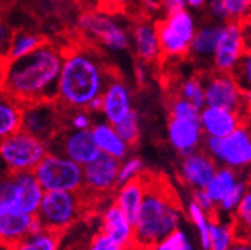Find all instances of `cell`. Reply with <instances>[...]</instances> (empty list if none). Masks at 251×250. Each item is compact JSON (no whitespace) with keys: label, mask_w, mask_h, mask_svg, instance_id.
I'll use <instances>...</instances> for the list:
<instances>
[{"label":"cell","mask_w":251,"mask_h":250,"mask_svg":"<svg viewBox=\"0 0 251 250\" xmlns=\"http://www.w3.org/2000/svg\"><path fill=\"white\" fill-rule=\"evenodd\" d=\"M201 108L193 105L192 102L185 101L184 98L175 95L169 101V115L171 118L181 120H199Z\"/></svg>","instance_id":"39"},{"label":"cell","mask_w":251,"mask_h":250,"mask_svg":"<svg viewBox=\"0 0 251 250\" xmlns=\"http://www.w3.org/2000/svg\"><path fill=\"white\" fill-rule=\"evenodd\" d=\"M159 36L162 57L182 58L188 56L193 36L196 33V23L187 9L166 14L159 23H155Z\"/></svg>","instance_id":"9"},{"label":"cell","mask_w":251,"mask_h":250,"mask_svg":"<svg viewBox=\"0 0 251 250\" xmlns=\"http://www.w3.org/2000/svg\"><path fill=\"white\" fill-rule=\"evenodd\" d=\"M41 228L36 216H30L18 211H9L0 214V241L8 244H17L27 234Z\"/></svg>","instance_id":"22"},{"label":"cell","mask_w":251,"mask_h":250,"mask_svg":"<svg viewBox=\"0 0 251 250\" xmlns=\"http://www.w3.org/2000/svg\"><path fill=\"white\" fill-rule=\"evenodd\" d=\"M87 250H126V249H123L121 246H118L115 241H112L105 234L99 232V234H96V235L91 238Z\"/></svg>","instance_id":"43"},{"label":"cell","mask_w":251,"mask_h":250,"mask_svg":"<svg viewBox=\"0 0 251 250\" xmlns=\"http://www.w3.org/2000/svg\"><path fill=\"white\" fill-rule=\"evenodd\" d=\"M130 42L136 57L142 63H154L162 58L159 36H157L155 23L150 20H139L130 30Z\"/></svg>","instance_id":"21"},{"label":"cell","mask_w":251,"mask_h":250,"mask_svg":"<svg viewBox=\"0 0 251 250\" xmlns=\"http://www.w3.org/2000/svg\"><path fill=\"white\" fill-rule=\"evenodd\" d=\"M147 192V178L144 175L141 178L118 184L114 191V204L127 216L132 222L138 216V211L141 208V204L144 201Z\"/></svg>","instance_id":"24"},{"label":"cell","mask_w":251,"mask_h":250,"mask_svg":"<svg viewBox=\"0 0 251 250\" xmlns=\"http://www.w3.org/2000/svg\"><path fill=\"white\" fill-rule=\"evenodd\" d=\"M250 117H251V95H250Z\"/></svg>","instance_id":"58"},{"label":"cell","mask_w":251,"mask_h":250,"mask_svg":"<svg viewBox=\"0 0 251 250\" xmlns=\"http://www.w3.org/2000/svg\"><path fill=\"white\" fill-rule=\"evenodd\" d=\"M178 96L184 98L185 101L192 102L198 108L205 107V93H203V83L201 77H190L181 83L178 88Z\"/></svg>","instance_id":"35"},{"label":"cell","mask_w":251,"mask_h":250,"mask_svg":"<svg viewBox=\"0 0 251 250\" xmlns=\"http://www.w3.org/2000/svg\"><path fill=\"white\" fill-rule=\"evenodd\" d=\"M145 72H147L145 71V63H144V66L142 65H138L136 66V80H138L139 85H144L145 81H147V74Z\"/></svg>","instance_id":"51"},{"label":"cell","mask_w":251,"mask_h":250,"mask_svg":"<svg viewBox=\"0 0 251 250\" xmlns=\"http://www.w3.org/2000/svg\"><path fill=\"white\" fill-rule=\"evenodd\" d=\"M159 3H160V9L165 12V15L187 9L185 0H159Z\"/></svg>","instance_id":"48"},{"label":"cell","mask_w":251,"mask_h":250,"mask_svg":"<svg viewBox=\"0 0 251 250\" xmlns=\"http://www.w3.org/2000/svg\"><path fill=\"white\" fill-rule=\"evenodd\" d=\"M65 128V110L55 101L24 104L21 129L45 142H50Z\"/></svg>","instance_id":"11"},{"label":"cell","mask_w":251,"mask_h":250,"mask_svg":"<svg viewBox=\"0 0 251 250\" xmlns=\"http://www.w3.org/2000/svg\"><path fill=\"white\" fill-rule=\"evenodd\" d=\"M238 240L232 219L211 217L209 223V250H229Z\"/></svg>","instance_id":"28"},{"label":"cell","mask_w":251,"mask_h":250,"mask_svg":"<svg viewBox=\"0 0 251 250\" xmlns=\"http://www.w3.org/2000/svg\"><path fill=\"white\" fill-rule=\"evenodd\" d=\"M217 168L218 165L211 159V156L199 148L182 156L179 164V178L187 187L199 191L208 184Z\"/></svg>","instance_id":"16"},{"label":"cell","mask_w":251,"mask_h":250,"mask_svg":"<svg viewBox=\"0 0 251 250\" xmlns=\"http://www.w3.org/2000/svg\"><path fill=\"white\" fill-rule=\"evenodd\" d=\"M193 201L202 208V210H205L208 214H211V216H214L215 214V205H214V202L209 199V196L205 194V191L203 189H199V191H193Z\"/></svg>","instance_id":"47"},{"label":"cell","mask_w":251,"mask_h":250,"mask_svg":"<svg viewBox=\"0 0 251 250\" xmlns=\"http://www.w3.org/2000/svg\"><path fill=\"white\" fill-rule=\"evenodd\" d=\"M5 71H6V58L0 57V91L3 90V84H5Z\"/></svg>","instance_id":"52"},{"label":"cell","mask_w":251,"mask_h":250,"mask_svg":"<svg viewBox=\"0 0 251 250\" xmlns=\"http://www.w3.org/2000/svg\"><path fill=\"white\" fill-rule=\"evenodd\" d=\"M201 78L203 83L205 105L226 108L245 118L250 117V95H245L238 87L232 74L212 71Z\"/></svg>","instance_id":"10"},{"label":"cell","mask_w":251,"mask_h":250,"mask_svg":"<svg viewBox=\"0 0 251 250\" xmlns=\"http://www.w3.org/2000/svg\"><path fill=\"white\" fill-rule=\"evenodd\" d=\"M61 61L63 48L45 41L25 57L6 60L3 90L23 104L55 101Z\"/></svg>","instance_id":"2"},{"label":"cell","mask_w":251,"mask_h":250,"mask_svg":"<svg viewBox=\"0 0 251 250\" xmlns=\"http://www.w3.org/2000/svg\"><path fill=\"white\" fill-rule=\"evenodd\" d=\"M90 132L100 154L111 156V158L118 159V161H123L126 156L129 154L130 147L121 139V137L118 135V132L115 131V128L111 123L105 120L93 123Z\"/></svg>","instance_id":"23"},{"label":"cell","mask_w":251,"mask_h":250,"mask_svg":"<svg viewBox=\"0 0 251 250\" xmlns=\"http://www.w3.org/2000/svg\"><path fill=\"white\" fill-rule=\"evenodd\" d=\"M33 174L44 192H81L84 186L82 167L52 151L45 154Z\"/></svg>","instance_id":"8"},{"label":"cell","mask_w":251,"mask_h":250,"mask_svg":"<svg viewBox=\"0 0 251 250\" xmlns=\"http://www.w3.org/2000/svg\"><path fill=\"white\" fill-rule=\"evenodd\" d=\"M76 28L85 41L111 53H121L130 47L129 28L109 11L82 12L78 17Z\"/></svg>","instance_id":"5"},{"label":"cell","mask_w":251,"mask_h":250,"mask_svg":"<svg viewBox=\"0 0 251 250\" xmlns=\"http://www.w3.org/2000/svg\"><path fill=\"white\" fill-rule=\"evenodd\" d=\"M232 222L236 228L238 237H245L251 232V183L248 184L247 191L232 216Z\"/></svg>","instance_id":"32"},{"label":"cell","mask_w":251,"mask_h":250,"mask_svg":"<svg viewBox=\"0 0 251 250\" xmlns=\"http://www.w3.org/2000/svg\"><path fill=\"white\" fill-rule=\"evenodd\" d=\"M242 28L239 21H226L222 24V32H220L212 58L211 68L217 72L232 74L241 56L245 51Z\"/></svg>","instance_id":"14"},{"label":"cell","mask_w":251,"mask_h":250,"mask_svg":"<svg viewBox=\"0 0 251 250\" xmlns=\"http://www.w3.org/2000/svg\"><path fill=\"white\" fill-rule=\"evenodd\" d=\"M168 139L172 148L181 156L199 150L203 142L199 120L171 118L168 123Z\"/></svg>","instance_id":"20"},{"label":"cell","mask_w":251,"mask_h":250,"mask_svg":"<svg viewBox=\"0 0 251 250\" xmlns=\"http://www.w3.org/2000/svg\"><path fill=\"white\" fill-rule=\"evenodd\" d=\"M24 104L8 91H0V141L21 129Z\"/></svg>","instance_id":"25"},{"label":"cell","mask_w":251,"mask_h":250,"mask_svg":"<svg viewBox=\"0 0 251 250\" xmlns=\"http://www.w3.org/2000/svg\"><path fill=\"white\" fill-rule=\"evenodd\" d=\"M250 15H251V5H250Z\"/></svg>","instance_id":"59"},{"label":"cell","mask_w":251,"mask_h":250,"mask_svg":"<svg viewBox=\"0 0 251 250\" xmlns=\"http://www.w3.org/2000/svg\"><path fill=\"white\" fill-rule=\"evenodd\" d=\"M187 216L190 219L192 225L196 229L198 234V241L201 250H209V223H211V214H208L205 210H202L193 198L187 202Z\"/></svg>","instance_id":"31"},{"label":"cell","mask_w":251,"mask_h":250,"mask_svg":"<svg viewBox=\"0 0 251 250\" xmlns=\"http://www.w3.org/2000/svg\"><path fill=\"white\" fill-rule=\"evenodd\" d=\"M48 148L52 153L66 156V158L81 167H85L87 164L93 162L100 154L93 141L90 129L75 131L66 126L48 142Z\"/></svg>","instance_id":"13"},{"label":"cell","mask_w":251,"mask_h":250,"mask_svg":"<svg viewBox=\"0 0 251 250\" xmlns=\"http://www.w3.org/2000/svg\"><path fill=\"white\" fill-rule=\"evenodd\" d=\"M241 178L242 177L239 175V172H236L230 168L218 167L217 171L214 172L212 178L203 187V191L209 196V199L214 202V205L217 207V204L233 189Z\"/></svg>","instance_id":"27"},{"label":"cell","mask_w":251,"mask_h":250,"mask_svg":"<svg viewBox=\"0 0 251 250\" xmlns=\"http://www.w3.org/2000/svg\"><path fill=\"white\" fill-rule=\"evenodd\" d=\"M244 238H247V240H248V241L251 243V232H248V234H247V235H245Z\"/></svg>","instance_id":"57"},{"label":"cell","mask_w":251,"mask_h":250,"mask_svg":"<svg viewBox=\"0 0 251 250\" xmlns=\"http://www.w3.org/2000/svg\"><path fill=\"white\" fill-rule=\"evenodd\" d=\"M208 9H209V14L211 17L217 21V23H226V21H230L229 20V15H227V11L225 8V3L223 0H208Z\"/></svg>","instance_id":"44"},{"label":"cell","mask_w":251,"mask_h":250,"mask_svg":"<svg viewBox=\"0 0 251 250\" xmlns=\"http://www.w3.org/2000/svg\"><path fill=\"white\" fill-rule=\"evenodd\" d=\"M229 250H251V243L247 238L238 237V240L233 243V246Z\"/></svg>","instance_id":"50"},{"label":"cell","mask_w":251,"mask_h":250,"mask_svg":"<svg viewBox=\"0 0 251 250\" xmlns=\"http://www.w3.org/2000/svg\"><path fill=\"white\" fill-rule=\"evenodd\" d=\"M11 174V172H9ZM14 189L15 211L36 216L39 204L44 196V189L36 180L33 172H15L11 174Z\"/></svg>","instance_id":"19"},{"label":"cell","mask_w":251,"mask_h":250,"mask_svg":"<svg viewBox=\"0 0 251 250\" xmlns=\"http://www.w3.org/2000/svg\"><path fill=\"white\" fill-rule=\"evenodd\" d=\"M100 101L102 104L99 112L103 115L105 121L111 123L112 126H115L117 123H120L126 115H129L133 111L130 87L121 80L117 72L108 81Z\"/></svg>","instance_id":"15"},{"label":"cell","mask_w":251,"mask_h":250,"mask_svg":"<svg viewBox=\"0 0 251 250\" xmlns=\"http://www.w3.org/2000/svg\"><path fill=\"white\" fill-rule=\"evenodd\" d=\"M145 165L138 156H126L123 161H120L118 167V184L127 183L144 175Z\"/></svg>","instance_id":"38"},{"label":"cell","mask_w":251,"mask_h":250,"mask_svg":"<svg viewBox=\"0 0 251 250\" xmlns=\"http://www.w3.org/2000/svg\"><path fill=\"white\" fill-rule=\"evenodd\" d=\"M0 250H15L12 244H8V243H2L0 241Z\"/></svg>","instance_id":"55"},{"label":"cell","mask_w":251,"mask_h":250,"mask_svg":"<svg viewBox=\"0 0 251 250\" xmlns=\"http://www.w3.org/2000/svg\"><path fill=\"white\" fill-rule=\"evenodd\" d=\"M230 21H242L250 15L251 0H223Z\"/></svg>","instance_id":"42"},{"label":"cell","mask_w":251,"mask_h":250,"mask_svg":"<svg viewBox=\"0 0 251 250\" xmlns=\"http://www.w3.org/2000/svg\"><path fill=\"white\" fill-rule=\"evenodd\" d=\"M65 126L75 131H88L93 126V114L87 110H65Z\"/></svg>","instance_id":"40"},{"label":"cell","mask_w":251,"mask_h":250,"mask_svg":"<svg viewBox=\"0 0 251 250\" xmlns=\"http://www.w3.org/2000/svg\"><path fill=\"white\" fill-rule=\"evenodd\" d=\"M44 42H45V39L38 33L27 32V30L17 32L12 35L6 60H17V58L25 57L30 53H33L36 48H39Z\"/></svg>","instance_id":"30"},{"label":"cell","mask_w":251,"mask_h":250,"mask_svg":"<svg viewBox=\"0 0 251 250\" xmlns=\"http://www.w3.org/2000/svg\"><path fill=\"white\" fill-rule=\"evenodd\" d=\"M48 151V142L20 129L0 141V164L11 174L33 172Z\"/></svg>","instance_id":"6"},{"label":"cell","mask_w":251,"mask_h":250,"mask_svg":"<svg viewBox=\"0 0 251 250\" xmlns=\"http://www.w3.org/2000/svg\"><path fill=\"white\" fill-rule=\"evenodd\" d=\"M126 250H152V247H150V246H142V244L135 243V244H132L130 247H127Z\"/></svg>","instance_id":"54"},{"label":"cell","mask_w":251,"mask_h":250,"mask_svg":"<svg viewBox=\"0 0 251 250\" xmlns=\"http://www.w3.org/2000/svg\"><path fill=\"white\" fill-rule=\"evenodd\" d=\"M205 151L218 165L236 172L251 169V126L245 121L223 138H206Z\"/></svg>","instance_id":"7"},{"label":"cell","mask_w":251,"mask_h":250,"mask_svg":"<svg viewBox=\"0 0 251 250\" xmlns=\"http://www.w3.org/2000/svg\"><path fill=\"white\" fill-rule=\"evenodd\" d=\"M61 234L54 231L38 228L33 232L27 234L23 240L14 244L15 250H60Z\"/></svg>","instance_id":"29"},{"label":"cell","mask_w":251,"mask_h":250,"mask_svg":"<svg viewBox=\"0 0 251 250\" xmlns=\"http://www.w3.org/2000/svg\"><path fill=\"white\" fill-rule=\"evenodd\" d=\"M12 35H14L12 30L3 21H0V57L6 58Z\"/></svg>","instance_id":"46"},{"label":"cell","mask_w":251,"mask_h":250,"mask_svg":"<svg viewBox=\"0 0 251 250\" xmlns=\"http://www.w3.org/2000/svg\"><path fill=\"white\" fill-rule=\"evenodd\" d=\"M115 131L121 137V139L129 147L135 145L141 137V126H139V115L133 110L129 115H126L120 123L115 124Z\"/></svg>","instance_id":"36"},{"label":"cell","mask_w":251,"mask_h":250,"mask_svg":"<svg viewBox=\"0 0 251 250\" xmlns=\"http://www.w3.org/2000/svg\"><path fill=\"white\" fill-rule=\"evenodd\" d=\"M9 211H15V207L11 174L6 172L3 177H0V214Z\"/></svg>","instance_id":"41"},{"label":"cell","mask_w":251,"mask_h":250,"mask_svg":"<svg viewBox=\"0 0 251 250\" xmlns=\"http://www.w3.org/2000/svg\"><path fill=\"white\" fill-rule=\"evenodd\" d=\"M114 74L98 48L85 44L65 48L55 102L63 110H85L102 96Z\"/></svg>","instance_id":"1"},{"label":"cell","mask_w":251,"mask_h":250,"mask_svg":"<svg viewBox=\"0 0 251 250\" xmlns=\"http://www.w3.org/2000/svg\"><path fill=\"white\" fill-rule=\"evenodd\" d=\"M245 121L247 118L244 115L218 107L205 105L203 108H201L199 114V124L202 128L203 137L206 138L227 137Z\"/></svg>","instance_id":"18"},{"label":"cell","mask_w":251,"mask_h":250,"mask_svg":"<svg viewBox=\"0 0 251 250\" xmlns=\"http://www.w3.org/2000/svg\"><path fill=\"white\" fill-rule=\"evenodd\" d=\"M90 202L94 201L90 199L82 191L44 192L36 219L42 228L61 234L74 226L85 214V208Z\"/></svg>","instance_id":"4"},{"label":"cell","mask_w":251,"mask_h":250,"mask_svg":"<svg viewBox=\"0 0 251 250\" xmlns=\"http://www.w3.org/2000/svg\"><path fill=\"white\" fill-rule=\"evenodd\" d=\"M118 159L99 154L93 162L82 167V192L94 202L108 198L118 186Z\"/></svg>","instance_id":"12"},{"label":"cell","mask_w":251,"mask_h":250,"mask_svg":"<svg viewBox=\"0 0 251 250\" xmlns=\"http://www.w3.org/2000/svg\"><path fill=\"white\" fill-rule=\"evenodd\" d=\"M182 207L169 187L147 180V192L133 222L135 243L152 247L182 225Z\"/></svg>","instance_id":"3"},{"label":"cell","mask_w":251,"mask_h":250,"mask_svg":"<svg viewBox=\"0 0 251 250\" xmlns=\"http://www.w3.org/2000/svg\"><path fill=\"white\" fill-rule=\"evenodd\" d=\"M100 232L109 237L123 249H127L135 244V228L133 222L126 216L114 202L103 205L99 214Z\"/></svg>","instance_id":"17"},{"label":"cell","mask_w":251,"mask_h":250,"mask_svg":"<svg viewBox=\"0 0 251 250\" xmlns=\"http://www.w3.org/2000/svg\"><path fill=\"white\" fill-rule=\"evenodd\" d=\"M239 23H241V28H242V36H244L245 48H251V15L245 17Z\"/></svg>","instance_id":"49"},{"label":"cell","mask_w":251,"mask_h":250,"mask_svg":"<svg viewBox=\"0 0 251 250\" xmlns=\"http://www.w3.org/2000/svg\"><path fill=\"white\" fill-rule=\"evenodd\" d=\"M248 181L245 178H241L238 181V184L233 187V189L220 201L215 207V213L218 214V217H226V219H232L235 210L238 208L247 187H248Z\"/></svg>","instance_id":"33"},{"label":"cell","mask_w":251,"mask_h":250,"mask_svg":"<svg viewBox=\"0 0 251 250\" xmlns=\"http://www.w3.org/2000/svg\"><path fill=\"white\" fill-rule=\"evenodd\" d=\"M220 32H222L220 23H211L196 28L188 54L196 61H211Z\"/></svg>","instance_id":"26"},{"label":"cell","mask_w":251,"mask_h":250,"mask_svg":"<svg viewBox=\"0 0 251 250\" xmlns=\"http://www.w3.org/2000/svg\"><path fill=\"white\" fill-rule=\"evenodd\" d=\"M208 3V0H185V5L188 8H193V9H199L203 8Z\"/></svg>","instance_id":"53"},{"label":"cell","mask_w":251,"mask_h":250,"mask_svg":"<svg viewBox=\"0 0 251 250\" xmlns=\"http://www.w3.org/2000/svg\"><path fill=\"white\" fill-rule=\"evenodd\" d=\"M152 250H196L195 243L184 228H176L152 246Z\"/></svg>","instance_id":"34"},{"label":"cell","mask_w":251,"mask_h":250,"mask_svg":"<svg viewBox=\"0 0 251 250\" xmlns=\"http://www.w3.org/2000/svg\"><path fill=\"white\" fill-rule=\"evenodd\" d=\"M232 77L245 95H251V48L244 51L238 65L232 71Z\"/></svg>","instance_id":"37"},{"label":"cell","mask_w":251,"mask_h":250,"mask_svg":"<svg viewBox=\"0 0 251 250\" xmlns=\"http://www.w3.org/2000/svg\"><path fill=\"white\" fill-rule=\"evenodd\" d=\"M250 118H251V117H250ZM250 126H251V124H250Z\"/></svg>","instance_id":"60"},{"label":"cell","mask_w":251,"mask_h":250,"mask_svg":"<svg viewBox=\"0 0 251 250\" xmlns=\"http://www.w3.org/2000/svg\"><path fill=\"white\" fill-rule=\"evenodd\" d=\"M6 174V171H5V168H3V165L0 164V177H3Z\"/></svg>","instance_id":"56"},{"label":"cell","mask_w":251,"mask_h":250,"mask_svg":"<svg viewBox=\"0 0 251 250\" xmlns=\"http://www.w3.org/2000/svg\"><path fill=\"white\" fill-rule=\"evenodd\" d=\"M106 9L109 11H132L141 8L142 0H102Z\"/></svg>","instance_id":"45"}]
</instances>
